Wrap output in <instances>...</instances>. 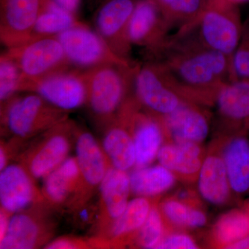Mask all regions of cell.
Here are the masks:
<instances>
[{
  "label": "cell",
  "mask_w": 249,
  "mask_h": 249,
  "mask_svg": "<svg viewBox=\"0 0 249 249\" xmlns=\"http://www.w3.org/2000/svg\"><path fill=\"white\" fill-rule=\"evenodd\" d=\"M69 113L37 93H18L1 103V132L31 140L68 119Z\"/></svg>",
  "instance_id": "1"
},
{
  "label": "cell",
  "mask_w": 249,
  "mask_h": 249,
  "mask_svg": "<svg viewBox=\"0 0 249 249\" xmlns=\"http://www.w3.org/2000/svg\"><path fill=\"white\" fill-rule=\"evenodd\" d=\"M128 65L110 64L87 70L86 105L97 124L104 128L124 107L129 81L134 72Z\"/></svg>",
  "instance_id": "2"
},
{
  "label": "cell",
  "mask_w": 249,
  "mask_h": 249,
  "mask_svg": "<svg viewBox=\"0 0 249 249\" xmlns=\"http://www.w3.org/2000/svg\"><path fill=\"white\" fill-rule=\"evenodd\" d=\"M77 127L70 119L62 121L34 138L16 161L36 179L45 178L68 158L76 141Z\"/></svg>",
  "instance_id": "3"
},
{
  "label": "cell",
  "mask_w": 249,
  "mask_h": 249,
  "mask_svg": "<svg viewBox=\"0 0 249 249\" xmlns=\"http://www.w3.org/2000/svg\"><path fill=\"white\" fill-rule=\"evenodd\" d=\"M59 212L45 201L12 214L0 249L44 248L53 238L58 225L55 214Z\"/></svg>",
  "instance_id": "4"
},
{
  "label": "cell",
  "mask_w": 249,
  "mask_h": 249,
  "mask_svg": "<svg viewBox=\"0 0 249 249\" xmlns=\"http://www.w3.org/2000/svg\"><path fill=\"white\" fill-rule=\"evenodd\" d=\"M6 52L17 62L22 73L19 93L30 82L73 67L56 36L31 39L19 47L6 49Z\"/></svg>",
  "instance_id": "5"
},
{
  "label": "cell",
  "mask_w": 249,
  "mask_h": 249,
  "mask_svg": "<svg viewBox=\"0 0 249 249\" xmlns=\"http://www.w3.org/2000/svg\"><path fill=\"white\" fill-rule=\"evenodd\" d=\"M73 67L89 70L110 64L127 65L116 55L102 37L84 23L79 22L56 36Z\"/></svg>",
  "instance_id": "6"
},
{
  "label": "cell",
  "mask_w": 249,
  "mask_h": 249,
  "mask_svg": "<svg viewBox=\"0 0 249 249\" xmlns=\"http://www.w3.org/2000/svg\"><path fill=\"white\" fill-rule=\"evenodd\" d=\"M88 91L87 70L71 67L27 83L22 92L37 93L55 107L70 112L86 105Z\"/></svg>",
  "instance_id": "7"
},
{
  "label": "cell",
  "mask_w": 249,
  "mask_h": 249,
  "mask_svg": "<svg viewBox=\"0 0 249 249\" xmlns=\"http://www.w3.org/2000/svg\"><path fill=\"white\" fill-rule=\"evenodd\" d=\"M75 147L80 182L76 196L67 208V211L91 200L111 166L102 145L94 136L78 125Z\"/></svg>",
  "instance_id": "8"
},
{
  "label": "cell",
  "mask_w": 249,
  "mask_h": 249,
  "mask_svg": "<svg viewBox=\"0 0 249 249\" xmlns=\"http://www.w3.org/2000/svg\"><path fill=\"white\" fill-rule=\"evenodd\" d=\"M137 3L134 0H101L93 16L95 31L124 60L130 45L127 36L129 20Z\"/></svg>",
  "instance_id": "9"
},
{
  "label": "cell",
  "mask_w": 249,
  "mask_h": 249,
  "mask_svg": "<svg viewBox=\"0 0 249 249\" xmlns=\"http://www.w3.org/2000/svg\"><path fill=\"white\" fill-rule=\"evenodd\" d=\"M42 6L41 0H0V40L6 49L31 40Z\"/></svg>",
  "instance_id": "10"
},
{
  "label": "cell",
  "mask_w": 249,
  "mask_h": 249,
  "mask_svg": "<svg viewBox=\"0 0 249 249\" xmlns=\"http://www.w3.org/2000/svg\"><path fill=\"white\" fill-rule=\"evenodd\" d=\"M36 178L20 163H10L0 174L1 209L11 214L45 202Z\"/></svg>",
  "instance_id": "11"
},
{
  "label": "cell",
  "mask_w": 249,
  "mask_h": 249,
  "mask_svg": "<svg viewBox=\"0 0 249 249\" xmlns=\"http://www.w3.org/2000/svg\"><path fill=\"white\" fill-rule=\"evenodd\" d=\"M130 192L129 175L126 171L111 166L98 189L100 219L95 237L107 240L113 224L128 204Z\"/></svg>",
  "instance_id": "12"
},
{
  "label": "cell",
  "mask_w": 249,
  "mask_h": 249,
  "mask_svg": "<svg viewBox=\"0 0 249 249\" xmlns=\"http://www.w3.org/2000/svg\"><path fill=\"white\" fill-rule=\"evenodd\" d=\"M134 85L139 101L155 112L168 115L181 106L178 96L167 88L155 67L145 66L135 71Z\"/></svg>",
  "instance_id": "13"
},
{
  "label": "cell",
  "mask_w": 249,
  "mask_h": 249,
  "mask_svg": "<svg viewBox=\"0 0 249 249\" xmlns=\"http://www.w3.org/2000/svg\"><path fill=\"white\" fill-rule=\"evenodd\" d=\"M43 179L41 191L46 201L58 211L67 210L80 186V170L76 157H68Z\"/></svg>",
  "instance_id": "14"
},
{
  "label": "cell",
  "mask_w": 249,
  "mask_h": 249,
  "mask_svg": "<svg viewBox=\"0 0 249 249\" xmlns=\"http://www.w3.org/2000/svg\"><path fill=\"white\" fill-rule=\"evenodd\" d=\"M203 38L210 48L225 54L233 53L240 45V24L234 18L215 11H208L201 23Z\"/></svg>",
  "instance_id": "15"
},
{
  "label": "cell",
  "mask_w": 249,
  "mask_h": 249,
  "mask_svg": "<svg viewBox=\"0 0 249 249\" xmlns=\"http://www.w3.org/2000/svg\"><path fill=\"white\" fill-rule=\"evenodd\" d=\"M227 67L225 54L211 49L184 59L178 64L177 71L185 83L203 85L219 78Z\"/></svg>",
  "instance_id": "16"
},
{
  "label": "cell",
  "mask_w": 249,
  "mask_h": 249,
  "mask_svg": "<svg viewBox=\"0 0 249 249\" xmlns=\"http://www.w3.org/2000/svg\"><path fill=\"white\" fill-rule=\"evenodd\" d=\"M120 114L104 127L102 145L111 166L127 171L136 165L133 138L124 126Z\"/></svg>",
  "instance_id": "17"
},
{
  "label": "cell",
  "mask_w": 249,
  "mask_h": 249,
  "mask_svg": "<svg viewBox=\"0 0 249 249\" xmlns=\"http://www.w3.org/2000/svg\"><path fill=\"white\" fill-rule=\"evenodd\" d=\"M166 125L177 142H202L209 133V124L204 116L186 106H178L166 115Z\"/></svg>",
  "instance_id": "18"
},
{
  "label": "cell",
  "mask_w": 249,
  "mask_h": 249,
  "mask_svg": "<svg viewBox=\"0 0 249 249\" xmlns=\"http://www.w3.org/2000/svg\"><path fill=\"white\" fill-rule=\"evenodd\" d=\"M133 138L136 151V166H147L158 155L162 142L161 129L151 118L133 116Z\"/></svg>",
  "instance_id": "19"
},
{
  "label": "cell",
  "mask_w": 249,
  "mask_h": 249,
  "mask_svg": "<svg viewBox=\"0 0 249 249\" xmlns=\"http://www.w3.org/2000/svg\"><path fill=\"white\" fill-rule=\"evenodd\" d=\"M229 186L224 160L217 157H208L199 172V190L201 196L211 204H222L229 196Z\"/></svg>",
  "instance_id": "20"
},
{
  "label": "cell",
  "mask_w": 249,
  "mask_h": 249,
  "mask_svg": "<svg viewBox=\"0 0 249 249\" xmlns=\"http://www.w3.org/2000/svg\"><path fill=\"white\" fill-rule=\"evenodd\" d=\"M200 149L196 142H177L160 147L158 160L170 170L184 175H193L201 167Z\"/></svg>",
  "instance_id": "21"
},
{
  "label": "cell",
  "mask_w": 249,
  "mask_h": 249,
  "mask_svg": "<svg viewBox=\"0 0 249 249\" xmlns=\"http://www.w3.org/2000/svg\"><path fill=\"white\" fill-rule=\"evenodd\" d=\"M159 29V12L152 0L137 3L130 20L127 36L130 44L143 45L152 43Z\"/></svg>",
  "instance_id": "22"
},
{
  "label": "cell",
  "mask_w": 249,
  "mask_h": 249,
  "mask_svg": "<svg viewBox=\"0 0 249 249\" xmlns=\"http://www.w3.org/2000/svg\"><path fill=\"white\" fill-rule=\"evenodd\" d=\"M131 192L139 196H157L169 189L175 183L171 170L163 165L137 168L129 175Z\"/></svg>",
  "instance_id": "23"
},
{
  "label": "cell",
  "mask_w": 249,
  "mask_h": 249,
  "mask_svg": "<svg viewBox=\"0 0 249 249\" xmlns=\"http://www.w3.org/2000/svg\"><path fill=\"white\" fill-rule=\"evenodd\" d=\"M224 164L232 189L242 193L249 188V142L245 139L232 141L224 152Z\"/></svg>",
  "instance_id": "24"
},
{
  "label": "cell",
  "mask_w": 249,
  "mask_h": 249,
  "mask_svg": "<svg viewBox=\"0 0 249 249\" xmlns=\"http://www.w3.org/2000/svg\"><path fill=\"white\" fill-rule=\"evenodd\" d=\"M151 209L146 197L139 196L129 201L124 213L114 223L109 231L107 237L109 246L117 245L125 236L140 230Z\"/></svg>",
  "instance_id": "25"
},
{
  "label": "cell",
  "mask_w": 249,
  "mask_h": 249,
  "mask_svg": "<svg viewBox=\"0 0 249 249\" xmlns=\"http://www.w3.org/2000/svg\"><path fill=\"white\" fill-rule=\"evenodd\" d=\"M79 22L76 16L52 0L42 5L31 39L56 36Z\"/></svg>",
  "instance_id": "26"
},
{
  "label": "cell",
  "mask_w": 249,
  "mask_h": 249,
  "mask_svg": "<svg viewBox=\"0 0 249 249\" xmlns=\"http://www.w3.org/2000/svg\"><path fill=\"white\" fill-rule=\"evenodd\" d=\"M218 107L231 119L249 117V79H239L224 87L218 96Z\"/></svg>",
  "instance_id": "27"
},
{
  "label": "cell",
  "mask_w": 249,
  "mask_h": 249,
  "mask_svg": "<svg viewBox=\"0 0 249 249\" xmlns=\"http://www.w3.org/2000/svg\"><path fill=\"white\" fill-rule=\"evenodd\" d=\"M216 235L221 243L227 246L249 235V216L243 213L234 212L219 219Z\"/></svg>",
  "instance_id": "28"
},
{
  "label": "cell",
  "mask_w": 249,
  "mask_h": 249,
  "mask_svg": "<svg viewBox=\"0 0 249 249\" xmlns=\"http://www.w3.org/2000/svg\"><path fill=\"white\" fill-rule=\"evenodd\" d=\"M22 73L7 52L0 56V101L4 103L19 93Z\"/></svg>",
  "instance_id": "29"
},
{
  "label": "cell",
  "mask_w": 249,
  "mask_h": 249,
  "mask_svg": "<svg viewBox=\"0 0 249 249\" xmlns=\"http://www.w3.org/2000/svg\"><path fill=\"white\" fill-rule=\"evenodd\" d=\"M162 210L170 221L178 225L201 227L206 222V216L202 212L178 201H165L162 206Z\"/></svg>",
  "instance_id": "30"
},
{
  "label": "cell",
  "mask_w": 249,
  "mask_h": 249,
  "mask_svg": "<svg viewBox=\"0 0 249 249\" xmlns=\"http://www.w3.org/2000/svg\"><path fill=\"white\" fill-rule=\"evenodd\" d=\"M72 226L76 230H89L97 233L100 219V208L97 201L91 200L68 211ZM94 236V237H95Z\"/></svg>",
  "instance_id": "31"
},
{
  "label": "cell",
  "mask_w": 249,
  "mask_h": 249,
  "mask_svg": "<svg viewBox=\"0 0 249 249\" xmlns=\"http://www.w3.org/2000/svg\"><path fill=\"white\" fill-rule=\"evenodd\" d=\"M163 224L159 211L152 208L146 221L140 229L139 243L145 249H156L162 240Z\"/></svg>",
  "instance_id": "32"
},
{
  "label": "cell",
  "mask_w": 249,
  "mask_h": 249,
  "mask_svg": "<svg viewBox=\"0 0 249 249\" xmlns=\"http://www.w3.org/2000/svg\"><path fill=\"white\" fill-rule=\"evenodd\" d=\"M242 42L235 52L232 67L240 79H249V22L244 30Z\"/></svg>",
  "instance_id": "33"
},
{
  "label": "cell",
  "mask_w": 249,
  "mask_h": 249,
  "mask_svg": "<svg viewBox=\"0 0 249 249\" xmlns=\"http://www.w3.org/2000/svg\"><path fill=\"white\" fill-rule=\"evenodd\" d=\"M99 248L98 239L96 237L91 238L75 237V236H62L51 240L44 249H80Z\"/></svg>",
  "instance_id": "34"
},
{
  "label": "cell",
  "mask_w": 249,
  "mask_h": 249,
  "mask_svg": "<svg viewBox=\"0 0 249 249\" xmlns=\"http://www.w3.org/2000/svg\"><path fill=\"white\" fill-rule=\"evenodd\" d=\"M197 248L196 242L191 237L182 234L170 235L160 241L156 249H195Z\"/></svg>",
  "instance_id": "35"
},
{
  "label": "cell",
  "mask_w": 249,
  "mask_h": 249,
  "mask_svg": "<svg viewBox=\"0 0 249 249\" xmlns=\"http://www.w3.org/2000/svg\"><path fill=\"white\" fill-rule=\"evenodd\" d=\"M201 0H178L168 7L172 11L182 14H192L196 13L200 7Z\"/></svg>",
  "instance_id": "36"
},
{
  "label": "cell",
  "mask_w": 249,
  "mask_h": 249,
  "mask_svg": "<svg viewBox=\"0 0 249 249\" xmlns=\"http://www.w3.org/2000/svg\"><path fill=\"white\" fill-rule=\"evenodd\" d=\"M54 1L63 9H66L69 12L77 17L82 0H54Z\"/></svg>",
  "instance_id": "37"
},
{
  "label": "cell",
  "mask_w": 249,
  "mask_h": 249,
  "mask_svg": "<svg viewBox=\"0 0 249 249\" xmlns=\"http://www.w3.org/2000/svg\"><path fill=\"white\" fill-rule=\"evenodd\" d=\"M12 214L6 212L4 209L0 211V240L4 238L9 228L10 219Z\"/></svg>",
  "instance_id": "38"
},
{
  "label": "cell",
  "mask_w": 249,
  "mask_h": 249,
  "mask_svg": "<svg viewBox=\"0 0 249 249\" xmlns=\"http://www.w3.org/2000/svg\"><path fill=\"white\" fill-rule=\"evenodd\" d=\"M227 249H249V236L244 237L241 240L227 246Z\"/></svg>",
  "instance_id": "39"
},
{
  "label": "cell",
  "mask_w": 249,
  "mask_h": 249,
  "mask_svg": "<svg viewBox=\"0 0 249 249\" xmlns=\"http://www.w3.org/2000/svg\"><path fill=\"white\" fill-rule=\"evenodd\" d=\"M159 1L165 6H169L170 4H173L175 1H178V0H158Z\"/></svg>",
  "instance_id": "40"
},
{
  "label": "cell",
  "mask_w": 249,
  "mask_h": 249,
  "mask_svg": "<svg viewBox=\"0 0 249 249\" xmlns=\"http://www.w3.org/2000/svg\"><path fill=\"white\" fill-rule=\"evenodd\" d=\"M41 1H42V5H43L49 2V1H52V0H41Z\"/></svg>",
  "instance_id": "41"
},
{
  "label": "cell",
  "mask_w": 249,
  "mask_h": 249,
  "mask_svg": "<svg viewBox=\"0 0 249 249\" xmlns=\"http://www.w3.org/2000/svg\"><path fill=\"white\" fill-rule=\"evenodd\" d=\"M101 1V0H90V1H95V2H96L97 3V4H98V3H99V1Z\"/></svg>",
  "instance_id": "42"
},
{
  "label": "cell",
  "mask_w": 249,
  "mask_h": 249,
  "mask_svg": "<svg viewBox=\"0 0 249 249\" xmlns=\"http://www.w3.org/2000/svg\"><path fill=\"white\" fill-rule=\"evenodd\" d=\"M233 1H249V0H233Z\"/></svg>",
  "instance_id": "43"
}]
</instances>
